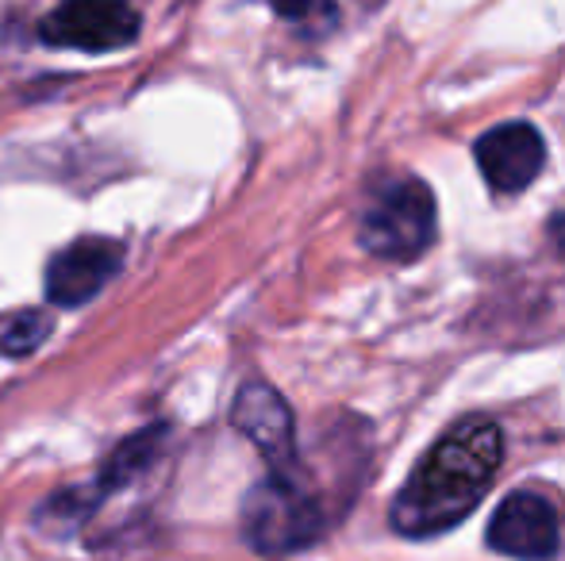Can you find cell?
Instances as JSON below:
<instances>
[{"label":"cell","instance_id":"cell-9","mask_svg":"<svg viewBox=\"0 0 565 561\" xmlns=\"http://www.w3.org/2000/svg\"><path fill=\"white\" fill-rule=\"evenodd\" d=\"M162 442H166L162 427H147V431H139V434H131V439L119 442L113 454L105 457L97 481H93V485H97V493L108 500V496L124 493L127 485H135V481H139L142 473L158 462V454H162Z\"/></svg>","mask_w":565,"mask_h":561},{"label":"cell","instance_id":"cell-7","mask_svg":"<svg viewBox=\"0 0 565 561\" xmlns=\"http://www.w3.org/2000/svg\"><path fill=\"white\" fill-rule=\"evenodd\" d=\"M231 423L262 450V457L274 470H292L297 465V423H292V412L281 400V392L269 389L266 381H250L238 389Z\"/></svg>","mask_w":565,"mask_h":561},{"label":"cell","instance_id":"cell-2","mask_svg":"<svg viewBox=\"0 0 565 561\" xmlns=\"http://www.w3.org/2000/svg\"><path fill=\"white\" fill-rule=\"evenodd\" d=\"M323 535V508L292 470H274L246 493L243 539L258 554L285 558L312 547Z\"/></svg>","mask_w":565,"mask_h":561},{"label":"cell","instance_id":"cell-5","mask_svg":"<svg viewBox=\"0 0 565 561\" xmlns=\"http://www.w3.org/2000/svg\"><path fill=\"white\" fill-rule=\"evenodd\" d=\"M489 547L520 561H551L562 547L558 511L543 493H520L504 496L489 524Z\"/></svg>","mask_w":565,"mask_h":561},{"label":"cell","instance_id":"cell-1","mask_svg":"<svg viewBox=\"0 0 565 561\" xmlns=\"http://www.w3.org/2000/svg\"><path fill=\"white\" fill-rule=\"evenodd\" d=\"M504 457V434L492 420L473 416L443 434L416 465L408 485L393 500V527L408 539L450 531L489 493Z\"/></svg>","mask_w":565,"mask_h":561},{"label":"cell","instance_id":"cell-4","mask_svg":"<svg viewBox=\"0 0 565 561\" xmlns=\"http://www.w3.org/2000/svg\"><path fill=\"white\" fill-rule=\"evenodd\" d=\"M139 35V12L116 0H74L43 15L39 39L51 46H70V51L105 54L135 43Z\"/></svg>","mask_w":565,"mask_h":561},{"label":"cell","instance_id":"cell-10","mask_svg":"<svg viewBox=\"0 0 565 561\" xmlns=\"http://www.w3.org/2000/svg\"><path fill=\"white\" fill-rule=\"evenodd\" d=\"M54 331V315L46 308H15L0 315V354L4 358H23L35 354Z\"/></svg>","mask_w":565,"mask_h":561},{"label":"cell","instance_id":"cell-6","mask_svg":"<svg viewBox=\"0 0 565 561\" xmlns=\"http://www.w3.org/2000/svg\"><path fill=\"white\" fill-rule=\"evenodd\" d=\"M124 266V242L108 235H85L46 262V296L58 308H82L116 278Z\"/></svg>","mask_w":565,"mask_h":561},{"label":"cell","instance_id":"cell-11","mask_svg":"<svg viewBox=\"0 0 565 561\" xmlns=\"http://www.w3.org/2000/svg\"><path fill=\"white\" fill-rule=\"evenodd\" d=\"M551 235H554V242H558V247L565 250V212H558V216H554Z\"/></svg>","mask_w":565,"mask_h":561},{"label":"cell","instance_id":"cell-3","mask_svg":"<svg viewBox=\"0 0 565 561\" xmlns=\"http://www.w3.org/2000/svg\"><path fill=\"white\" fill-rule=\"evenodd\" d=\"M435 196L419 177H396L373 188L358 224V239L370 255L388 262H412L435 242Z\"/></svg>","mask_w":565,"mask_h":561},{"label":"cell","instance_id":"cell-8","mask_svg":"<svg viewBox=\"0 0 565 561\" xmlns=\"http://www.w3.org/2000/svg\"><path fill=\"white\" fill-rule=\"evenodd\" d=\"M477 165H481L484 181L497 193H523L531 181L543 173L546 162V142L539 128L531 123H500V128L484 131L473 147Z\"/></svg>","mask_w":565,"mask_h":561}]
</instances>
